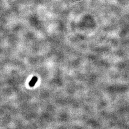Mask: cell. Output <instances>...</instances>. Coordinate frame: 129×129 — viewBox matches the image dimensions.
I'll return each mask as SVG.
<instances>
[{
  "instance_id": "1",
  "label": "cell",
  "mask_w": 129,
  "mask_h": 129,
  "mask_svg": "<svg viewBox=\"0 0 129 129\" xmlns=\"http://www.w3.org/2000/svg\"><path fill=\"white\" fill-rule=\"evenodd\" d=\"M37 80H38V78L37 77H34L32 78V79L30 80V82L29 83V86L31 87H33L34 86H35V85L37 82Z\"/></svg>"
}]
</instances>
